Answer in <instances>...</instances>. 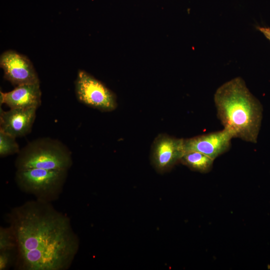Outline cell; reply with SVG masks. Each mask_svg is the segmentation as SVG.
Wrapping results in <instances>:
<instances>
[{
  "instance_id": "9",
  "label": "cell",
  "mask_w": 270,
  "mask_h": 270,
  "mask_svg": "<svg viewBox=\"0 0 270 270\" xmlns=\"http://www.w3.org/2000/svg\"><path fill=\"white\" fill-rule=\"evenodd\" d=\"M184 139L166 135H160L156 138L152 148V159L156 167L166 170L180 160L185 153Z\"/></svg>"
},
{
  "instance_id": "15",
  "label": "cell",
  "mask_w": 270,
  "mask_h": 270,
  "mask_svg": "<svg viewBox=\"0 0 270 270\" xmlns=\"http://www.w3.org/2000/svg\"><path fill=\"white\" fill-rule=\"evenodd\" d=\"M259 30L263 34L270 40V28L268 27H258Z\"/></svg>"
},
{
  "instance_id": "7",
  "label": "cell",
  "mask_w": 270,
  "mask_h": 270,
  "mask_svg": "<svg viewBox=\"0 0 270 270\" xmlns=\"http://www.w3.org/2000/svg\"><path fill=\"white\" fill-rule=\"evenodd\" d=\"M233 138L228 131L223 129L218 132L184 139V152H198L214 160L228 150Z\"/></svg>"
},
{
  "instance_id": "13",
  "label": "cell",
  "mask_w": 270,
  "mask_h": 270,
  "mask_svg": "<svg viewBox=\"0 0 270 270\" xmlns=\"http://www.w3.org/2000/svg\"><path fill=\"white\" fill-rule=\"evenodd\" d=\"M16 249V244L12 230L9 228H0V251Z\"/></svg>"
},
{
  "instance_id": "8",
  "label": "cell",
  "mask_w": 270,
  "mask_h": 270,
  "mask_svg": "<svg viewBox=\"0 0 270 270\" xmlns=\"http://www.w3.org/2000/svg\"><path fill=\"white\" fill-rule=\"evenodd\" d=\"M36 108L0 109V130L16 138L24 136L31 130Z\"/></svg>"
},
{
  "instance_id": "12",
  "label": "cell",
  "mask_w": 270,
  "mask_h": 270,
  "mask_svg": "<svg viewBox=\"0 0 270 270\" xmlns=\"http://www.w3.org/2000/svg\"><path fill=\"white\" fill-rule=\"evenodd\" d=\"M16 138L0 130V156L4 157L20 152Z\"/></svg>"
},
{
  "instance_id": "6",
  "label": "cell",
  "mask_w": 270,
  "mask_h": 270,
  "mask_svg": "<svg viewBox=\"0 0 270 270\" xmlns=\"http://www.w3.org/2000/svg\"><path fill=\"white\" fill-rule=\"evenodd\" d=\"M4 78L13 85L40 83L38 74L28 58L15 50H8L0 56Z\"/></svg>"
},
{
  "instance_id": "11",
  "label": "cell",
  "mask_w": 270,
  "mask_h": 270,
  "mask_svg": "<svg viewBox=\"0 0 270 270\" xmlns=\"http://www.w3.org/2000/svg\"><path fill=\"white\" fill-rule=\"evenodd\" d=\"M180 160L190 168L202 172H208L214 160L206 154L196 151L185 152Z\"/></svg>"
},
{
  "instance_id": "3",
  "label": "cell",
  "mask_w": 270,
  "mask_h": 270,
  "mask_svg": "<svg viewBox=\"0 0 270 270\" xmlns=\"http://www.w3.org/2000/svg\"><path fill=\"white\" fill-rule=\"evenodd\" d=\"M72 164L69 149L58 140L50 138L36 139L18 153L16 170L42 168L68 170Z\"/></svg>"
},
{
  "instance_id": "14",
  "label": "cell",
  "mask_w": 270,
  "mask_h": 270,
  "mask_svg": "<svg viewBox=\"0 0 270 270\" xmlns=\"http://www.w3.org/2000/svg\"><path fill=\"white\" fill-rule=\"evenodd\" d=\"M14 260L12 250H6L0 251V270L7 269Z\"/></svg>"
},
{
  "instance_id": "10",
  "label": "cell",
  "mask_w": 270,
  "mask_h": 270,
  "mask_svg": "<svg viewBox=\"0 0 270 270\" xmlns=\"http://www.w3.org/2000/svg\"><path fill=\"white\" fill-rule=\"evenodd\" d=\"M0 93V104H4L10 108H38L41 104L40 83L17 86L10 92Z\"/></svg>"
},
{
  "instance_id": "1",
  "label": "cell",
  "mask_w": 270,
  "mask_h": 270,
  "mask_svg": "<svg viewBox=\"0 0 270 270\" xmlns=\"http://www.w3.org/2000/svg\"><path fill=\"white\" fill-rule=\"evenodd\" d=\"M24 270H64L70 267L79 242L68 217L49 202L38 200L14 208L9 216Z\"/></svg>"
},
{
  "instance_id": "5",
  "label": "cell",
  "mask_w": 270,
  "mask_h": 270,
  "mask_svg": "<svg viewBox=\"0 0 270 270\" xmlns=\"http://www.w3.org/2000/svg\"><path fill=\"white\" fill-rule=\"evenodd\" d=\"M74 84L76 96L82 104L102 112H111L116 108L115 94L88 72L79 70Z\"/></svg>"
},
{
  "instance_id": "2",
  "label": "cell",
  "mask_w": 270,
  "mask_h": 270,
  "mask_svg": "<svg viewBox=\"0 0 270 270\" xmlns=\"http://www.w3.org/2000/svg\"><path fill=\"white\" fill-rule=\"evenodd\" d=\"M214 102L224 129L233 138L256 143L262 118V106L240 77L223 84L216 90Z\"/></svg>"
},
{
  "instance_id": "4",
  "label": "cell",
  "mask_w": 270,
  "mask_h": 270,
  "mask_svg": "<svg viewBox=\"0 0 270 270\" xmlns=\"http://www.w3.org/2000/svg\"><path fill=\"white\" fill-rule=\"evenodd\" d=\"M68 170L28 168L17 170L15 180L22 191L38 200L49 202L58 198L67 177Z\"/></svg>"
}]
</instances>
